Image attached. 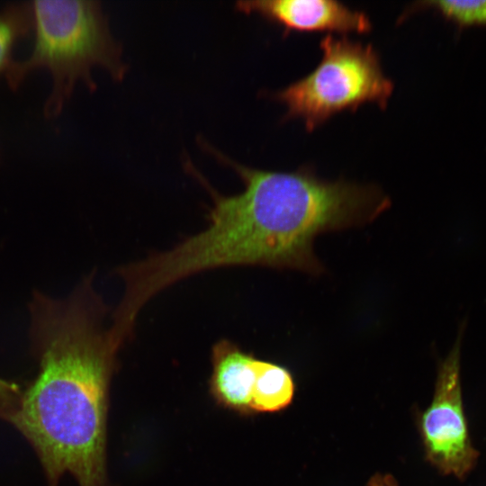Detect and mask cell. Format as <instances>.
<instances>
[{"mask_svg":"<svg viewBox=\"0 0 486 486\" xmlns=\"http://www.w3.org/2000/svg\"><path fill=\"white\" fill-rule=\"evenodd\" d=\"M207 149L234 169L245 188L223 195L186 165L211 194L208 225L145 259V277L157 291L220 267L257 266L320 274L323 266L313 251L318 235L371 222L391 204L372 185L324 180L307 167L292 172L251 168L209 145Z\"/></svg>","mask_w":486,"mask_h":486,"instance_id":"cell-1","label":"cell"},{"mask_svg":"<svg viewBox=\"0 0 486 486\" xmlns=\"http://www.w3.org/2000/svg\"><path fill=\"white\" fill-rule=\"evenodd\" d=\"M29 308L39 369L3 419L33 448L49 486L65 473L106 486L109 390L122 348L93 274L63 300L35 292Z\"/></svg>","mask_w":486,"mask_h":486,"instance_id":"cell-2","label":"cell"},{"mask_svg":"<svg viewBox=\"0 0 486 486\" xmlns=\"http://www.w3.org/2000/svg\"><path fill=\"white\" fill-rule=\"evenodd\" d=\"M34 41L32 53L15 61L5 75L16 89L26 75L38 68H48L53 88L44 105L48 118L58 115L76 81L91 89L95 84L91 69L100 66L115 80H122L127 65L122 46L113 38L99 1L40 0L31 2Z\"/></svg>","mask_w":486,"mask_h":486,"instance_id":"cell-3","label":"cell"},{"mask_svg":"<svg viewBox=\"0 0 486 486\" xmlns=\"http://www.w3.org/2000/svg\"><path fill=\"white\" fill-rule=\"evenodd\" d=\"M320 46L322 57L315 69L273 94L284 104L286 119H301L311 131L333 115L364 104L387 107L394 86L371 44L328 34Z\"/></svg>","mask_w":486,"mask_h":486,"instance_id":"cell-4","label":"cell"},{"mask_svg":"<svg viewBox=\"0 0 486 486\" xmlns=\"http://www.w3.org/2000/svg\"><path fill=\"white\" fill-rule=\"evenodd\" d=\"M467 319L438 366L434 397L420 418L426 457L446 475L464 479L474 468L479 452L473 447L464 414L461 386V348Z\"/></svg>","mask_w":486,"mask_h":486,"instance_id":"cell-5","label":"cell"},{"mask_svg":"<svg viewBox=\"0 0 486 486\" xmlns=\"http://www.w3.org/2000/svg\"><path fill=\"white\" fill-rule=\"evenodd\" d=\"M236 8L247 14H259L281 26L286 33H365L372 29L366 14L333 0L238 1Z\"/></svg>","mask_w":486,"mask_h":486,"instance_id":"cell-6","label":"cell"},{"mask_svg":"<svg viewBox=\"0 0 486 486\" xmlns=\"http://www.w3.org/2000/svg\"><path fill=\"white\" fill-rule=\"evenodd\" d=\"M255 359L230 340L220 339L213 345L209 388L218 405L240 414L252 413Z\"/></svg>","mask_w":486,"mask_h":486,"instance_id":"cell-7","label":"cell"},{"mask_svg":"<svg viewBox=\"0 0 486 486\" xmlns=\"http://www.w3.org/2000/svg\"><path fill=\"white\" fill-rule=\"evenodd\" d=\"M254 369L252 413L275 412L286 408L294 394V382L290 372L282 365L257 358Z\"/></svg>","mask_w":486,"mask_h":486,"instance_id":"cell-8","label":"cell"},{"mask_svg":"<svg viewBox=\"0 0 486 486\" xmlns=\"http://www.w3.org/2000/svg\"><path fill=\"white\" fill-rule=\"evenodd\" d=\"M32 32V17L29 2L12 4L0 11V74L4 76L15 61L14 46Z\"/></svg>","mask_w":486,"mask_h":486,"instance_id":"cell-9","label":"cell"},{"mask_svg":"<svg viewBox=\"0 0 486 486\" xmlns=\"http://www.w3.org/2000/svg\"><path fill=\"white\" fill-rule=\"evenodd\" d=\"M422 9L434 10L459 32L472 26H486V0L421 1L414 3L410 11Z\"/></svg>","mask_w":486,"mask_h":486,"instance_id":"cell-10","label":"cell"},{"mask_svg":"<svg viewBox=\"0 0 486 486\" xmlns=\"http://www.w3.org/2000/svg\"><path fill=\"white\" fill-rule=\"evenodd\" d=\"M20 386L12 381L0 377V418L14 406L21 393Z\"/></svg>","mask_w":486,"mask_h":486,"instance_id":"cell-11","label":"cell"},{"mask_svg":"<svg viewBox=\"0 0 486 486\" xmlns=\"http://www.w3.org/2000/svg\"><path fill=\"white\" fill-rule=\"evenodd\" d=\"M380 486H398L391 475H379Z\"/></svg>","mask_w":486,"mask_h":486,"instance_id":"cell-12","label":"cell"},{"mask_svg":"<svg viewBox=\"0 0 486 486\" xmlns=\"http://www.w3.org/2000/svg\"><path fill=\"white\" fill-rule=\"evenodd\" d=\"M367 486H380L379 475L374 476L367 483Z\"/></svg>","mask_w":486,"mask_h":486,"instance_id":"cell-13","label":"cell"}]
</instances>
